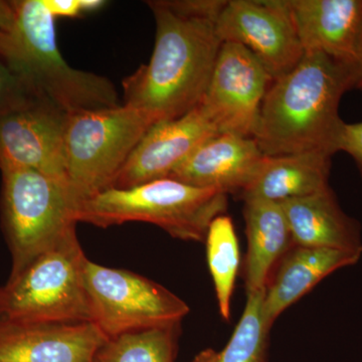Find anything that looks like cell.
Wrapping results in <instances>:
<instances>
[{
	"mask_svg": "<svg viewBox=\"0 0 362 362\" xmlns=\"http://www.w3.org/2000/svg\"><path fill=\"white\" fill-rule=\"evenodd\" d=\"M204 242L218 310L228 321L240 267L239 242L232 218L226 214L216 216L209 226Z\"/></svg>",
	"mask_w": 362,
	"mask_h": 362,
	"instance_id": "cell-21",
	"label": "cell"
},
{
	"mask_svg": "<svg viewBox=\"0 0 362 362\" xmlns=\"http://www.w3.org/2000/svg\"><path fill=\"white\" fill-rule=\"evenodd\" d=\"M263 156L252 138L221 133L202 143L168 177L239 197Z\"/></svg>",
	"mask_w": 362,
	"mask_h": 362,
	"instance_id": "cell-15",
	"label": "cell"
},
{
	"mask_svg": "<svg viewBox=\"0 0 362 362\" xmlns=\"http://www.w3.org/2000/svg\"><path fill=\"white\" fill-rule=\"evenodd\" d=\"M221 134L201 106L180 118L154 124L117 175L111 188H130L168 177L195 149Z\"/></svg>",
	"mask_w": 362,
	"mask_h": 362,
	"instance_id": "cell-12",
	"label": "cell"
},
{
	"mask_svg": "<svg viewBox=\"0 0 362 362\" xmlns=\"http://www.w3.org/2000/svg\"><path fill=\"white\" fill-rule=\"evenodd\" d=\"M20 77L0 59V116L33 98Z\"/></svg>",
	"mask_w": 362,
	"mask_h": 362,
	"instance_id": "cell-23",
	"label": "cell"
},
{
	"mask_svg": "<svg viewBox=\"0 0 362 362\" xmlns=\"http://www.w3.org/2000/svg\"><path fill=\"white\" fill-rule=\"evenodd\" d=\"M85 286L92 323L107 338L180 324L189 312L182 299L158 283L90 259Z\"/></svg>",
	"mask_w": 362,
	"mask_h": 362,
	"instance_id": "cell-8",
	"label": "cell"
},
{
	"mask_svg": "<svg viewBox=\"0 0 362 362\" xmlns=\"http://www.w3.org/2000/svg\"><path fill=\"white\" fill-rule=\"evenodd\" d=\"M356 89L362 90V49L359 56L358 63L356 65Z\"/></svg>",
	"mask_w": 362,
	"mask_h": 362,
	"instance_id": "cell-28",
	"label": "cell"
},
{
	"mask_svg": "<svg viewBox=\"0 0 362 362\" xmlns=\"http://www.w3.org/2000/svg\"><path fill=\"white\" fill-rule=\"evenodd\" d=\"M147 4L156 18V45L149 63L124 78L123 104L151 112L161 122L201 104L223 42L214 21L183 18L160 1Z\"/></svg>",
	"mask_w": 362,
	"mask_h": 362,
	"instance_id": "cell-2",
	"label": "cell"
},
{
	"mask_svg": "<svg viewBox=\"0 0 362 362\" xmlns=\"http://www.w3.org/2000/svg\"><path fill=\"white\" fill-rule=\"evenodd\" d=\"M16 13L13 1L0 0V30H8L13 25Z\"/></svg>",
	"mask_w": 362,
	"mask_h": 362,
	"instance_id": "cell-27",
	"label": "cell"
},
{
	"mask_svg": "<svg viewBox=\"0 0 362 362\" xmlns=\"http://www.w3.org/2000/svg\"><path fill=\"white\" fill-rule=\"evenodd\" d=\"M13 25L0 30V59L35 97L71 112L111 108L119 103L109 78L71 68L59 52L57 18L42 0H13Z\"/></svg>",
	"mask_w": 362,
	"mask_h": 362,
	"instance_id": "cell-3",
	"label": "cell"
},
{
	"mask_svg": "<svg viewBox=\"0 0 362 362\" xmlns=\"http://www.w3.org/2000/svg\"><path fill=\"white\" fill-rule=\"evenodd\" d=\"M331 159L316 152L263 156L239 197L282 202L322 192L330 187Z\"/></svg>",
	"mask_w": 362,
	"mask_h": 362,
	"instance_id": "cell-18",
	"label": "cell"
},
{
	"mask_svg": "<svg viewBox=\"0 0 362 362\" xmlns=\"http://www.w3.org/2000/svg\"><path fill=\"white\" fill-rule=\"evenodd\" d=\"M106 340L92 322H0V362H94Z\"/></svg>",
	"mask_w": 362,
	"mask_h": 362,
	"instance_id": "cell-13",
	"label": "cell"
},
{
	"mask_svg": "<svg viewBox=\"0 0 362 362\" xmlns=\"http://www.w3.org/2000/svg\"><path fill=\"white\" fill-rule=\"evenodd\" d=\"M162 6L183 18H199L216 23L226 0H160Z\"/></svg>",
	"mask_w": 362,
	"mask_h": 362,
	"instance_id": "cell-24",
	"label": "cell"
},
{
	"mask_svg": "<svg viewBox=\"0 0 362 362\" xmlns=\"http://www.w3.org/2000/svg\"><path fill=\"white\" fill-rule=\"evenodd\" d=\"M247 303L230 341L220 352L202 351L206 362H266L269 329L264 317L265 290L247 293Z\"/></svg>",
	"mask_w": 362,
	"mask_h": 362,
	"instance_id": "cell-22",
	"label": "cell"
},
{
	"mask_svg": "<svg viewBox=\"0 0 362 362\" xmlns=\"http://www.w3.org/2000/svg\"><path fill=\"white\" fill-rule=\"evenodd\" d=\"M305 52L356 69L362 49V0H288Z\"/></svg>",
	"mask_w": 362,
	"mask_h": 362,
	"instance_id": "cell-14",
	"label": "cell"
},
{
	"mask_svg": "<svg viewBox=\"0 0 362 362\" xmlns=\"http://www.w3.org/2000/svg\"><path fill=\"white\" fill-rule=\"evenodd\" d=\"M273 82L265 66L247 47L223 42L199 106L218 132L252 138Z\"/></svg>",
	"mask_w": 362,
	"mask_h": 362,
	"instance_id": "cell-9",
	"label": "cell"
},
{
	"mask_svg": "<svg viewBox=\"0 0 362 362\" xmlns=\"http://www.w3.org/2000/svg\"><path fill=\"white\" fill-rule=\"evenodd\" d=\"M158 122L151 112L124 104L69 113L66 180L78 209L82 202L113 187L138 143Z\"/></svg>",
	"mask_w": 362,
	"mask_h": 362,
	"instance_id": "cell-5",
	"label": "cell"
},
{
	"mask_svg": "<svg viewBox=\"0 0 362 362\" xmlns=\"http://www.w3.org/2000/svg\"><path fill=\"white\" fill-rule=\"evenodd\" d=\"M54 18H81L84 13L82 0H42Z\"/></svg>",
	"mask_w": 362,
	"mask_h": 362,
	"instance_id": "cell-26",
	"label": "cell"
},
{
	"mask_svg": "<svg viewBox=\"0 0 362 362\" xmlns=\"http://www.w3.org/2000/svg\"><path fill=\"white\" fill-rule=\"evenodd\" d=\"M362 254L292 246L275 267L266 286L264 317L269 329L278 317L333 272L354 266Z\"/></svg>",
	"mask_w": 362,
	"mask_h": 362,
	"instance_id": "cell-16",
	"label": "cell"
},
{
	"mask_svg": "<svg viewBox=\"0 0 362 362\" xmlns=\"http://www.w3.org/2000/svg\"><path fill=\"white\" fill-rule=\"evenodd\" d=\"M180 324L107 338L94 362H177ZM192 362H202L199 356Z\"/></svg>",
	"mask_w": 362,
	"mask_h": 362,
	"instance_id": "cell-20",
	"label": "cell"
},
{
	"mask_svg": "<svg viewBox=\"0 0 362 362\" xmlns=\"http://www.w3.org/2000/svg\"><path fill=\"white\" fill-rule=\"evenodd\" d=\"M77 235L45 252L0 286V322H92L88 262Z\"/></svg>",
	"mask_w": 362,
	"mask_h": 362,
	"instance_id": "cell-7",
	"label": "cell"
},
{
	"mask_svg": "<svg viewBox=\"0 0 362 362\" xmlns=\"http://www.w3.org/2000/svg\"><path fill=\"white\" fill-rule=\"evenodd\" d=\"M1 175V225L13 276L77 235L78 206L65 181L30 169H6Z\"/></svg>",
	"mask_w": 362,
	"mask_h": 362,
	"instance_id": "cell-6",
	"label": "cell"
},
{
	"mask_svg": "<svg viewBox=\"0 0 362 362\" xmlns=\"http://www.w3.org/2000/svg\"><path fill=\"white\" fill-rule=\"evenodd\" d=\"M216 30L221 42L247 47L274 81L291 71L304 54L288 0H230Z\"/></svg>",
	"mask_w": 362,
	"mask_h": 362,
	"instance_id": "cell-10",
	"label": "cell"
},
{
	"mask_svg": "<svg viewBox=\"0 0 362 362\" xmlns=\"http://www.w3.org/2000/svg\"><path fill=\"white\" fill-rule=\"evenodd\" d=\"M279 204L289 226L293 246L362 254L361 225L343 211L330 187Z\"/></svg>",
	"mask_w": 362,
	"mask_h": 362,
	"instance_id": "cell-17",
	"label": "cell"
},
{
	"mask_svg": "<svg viewBox=\"0 0 362 362\" xmlns=\"http://www.w3.org/2000/svg\"><path fill=\"white\" fill-rule=\"evenodd\" d=\"M343 151L356 162L362 180V122L344 123L340 135L338 152Z\"/></svg>",
	"mask_w": 362,
	"mask_h": 362,
	"instance_id": "cell-25",
	"label": "cell"
},
{
	"mask_svg": "<svg viewBox=\"0 0 362 362\" xmlns=\"http://www.w3.org/2000/svg\"><path fill=\"white\" fill-rule=\"evenodd\" d=\"M68 112L33 97L0 116V170L30 169L66 180Z\"/></svg>",
	"mask_w": 362,
	"mask_h": 362,
	"instance_id": "cell-11",
	"label": "cell"
},
{
	"mask_svg": "<svg viewBox=\"0 0 362 362\" xmlns=\"http://www.w3.org/2000/svg\"><path fill=\"white\" fill-rule=\"evenodd\" d=\"M356 85L354 66L305 52L291 71L272 83L252 139L264 156L316 152L332 157L345 123L340 102Z\"/></svg>",
	"mask_w": 362,
	"mask_h": 362,
	"instance_id": "cell-1",
	"label": "cell"
},
{
	"mask_svg": "<svg viewBox=\"0 0 362 362\" xmlns=\"http://www.w3.org/2000/svg\"><path fill=\"white\" fill-rule=\"evenodd\" d=\"M247 250L245 261L247 293L266 289L274 269L293 246L284 211L279 202L244 201Z\"/></svg>",
	"mask_w": 362,
	"mask_h": 362,
	"instance_id": "cell-19",
	"label": "cell"
},
{
	"mask_svg": "<svg viewBox=\"0 0 362 362\" xmlns=\"http://www.w3.org/2000/svg\"><path fill=\"white\" fill-rule=\"evenodd\" d=\"M228 197L220 190L165 177L100 192L81 204L77 220L101 228L141 221L175 239L204 242L211 221L226 214Z\"/></svg>",
	"mask_w": 362,
	"mask_h": 362,
	"instance_id": "cell-4",
	"label": "cell"
}]
</instances>
